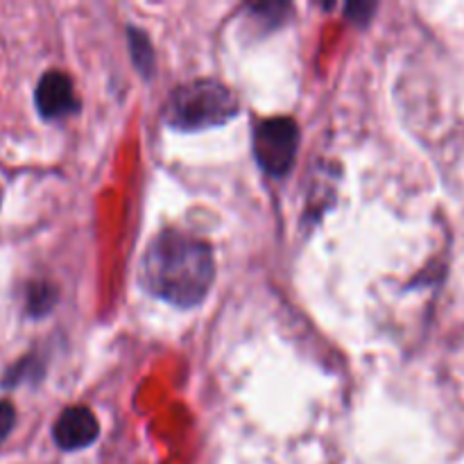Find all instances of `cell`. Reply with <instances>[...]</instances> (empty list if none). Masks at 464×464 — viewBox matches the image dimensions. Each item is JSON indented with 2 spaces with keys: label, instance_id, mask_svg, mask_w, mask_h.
I'll return each instance as SVG.
<instances>
[{
  "label": "cell",
  "instance_id": "cell-1",
  "mask_svg": "<svg viewBox=\"0 0 464 464\" xmlns=\"http://www.w3.org/2000/svg\"><path fill=\"white\" fill-rule=\"evenodd\" d=\"M216 279L213 252L204 240L168 229L154 236L140 261V284L154 297L177 308L204 302Z\"/></svg>",
  "mask_w": 464,
  "mask_h": 464
},
{
  "label": "cell",
  "instance_id": "cell-2",
  "mask_svg": "<svg viewBox=\"0 0 464 464\" xmlns=\"http://www.w3.org/2000/svg\"><path fill=\"white\" fill-rule=\"evenodd\" d=\"M238 113L234 91L216 80H195L172 91L166 104V122L172 130L195 131L220 127Z\"/></svg>",
  "mask_w": 464,
  "mask_h": 464
},
{
  "label": "cell",
  "instance_id": "cell-3",
  "mask_svg": "<svg viewBox=\"0 0 464 464\" xmlns=\"http://www.w3.org/2000/svg\"><path fill=\"white\" fill-rule=\"evenodd\" d=\"M299 148V127L293 118H267L254 131V157L272 177L288 175Z\"/></svg>",
  "mask_w": 464,
  "mask_h": 464
},
{
  "label": "cell",
  "instance_id": "cell-4",
  "mask_svg": "<svg viewBox=\"0 0 464 464\" xmlns=\"http://www.w3.org/2000/svg\"><path fill=\"white\" fill-rule=\"evenodd\" d=\"M34 102L41 116L48 118V121L75 113L80 107L71 77L59 71H48L41 77L39 84H36Z\"/></svg>",
  "mask_w": 464,
  "mask_h": 464
},
{
  "label": "cell",
  "instance_id": "cell-5",
  "mask_svg": "<svg viewBox=\"0 0 464 464\" xmlns=\"http://www.w3.org/2000/svg\"><path fill=\"white\" fill-rule=\"evenodd\" d=\"M100 424L89 408H68L54 421V442L63 451H80V449L91 447L98 440Z\"/></svg>",
  "mask_w": 464,
  "mask_h": 464
},
{
  "label": "cell",
  "instance_id": "cell-6",
  "mask_svg": "<svg viewBox=\"0 0 464 464\" xmlns=\"http://www.w3.org/2000/svg\"><path fill=\"white\" fill-rule=\"evenodd\" d=\"M130 48H131V59H134L136 68H139L143 75H152L154 71V53H152V45H150L148 36L145 32L130 30Z\"/></svg>",
  "mask_w": 464,
  "mask_h": 464
},
{
  "label": "cell",
  "instance_id": "cell-7",
  "mask_svg": "<svg viewBox=\"0 0 464 464\" xmlns=\"http://www.w3.org/2000/svg\"><path fill=\"white\" fill-rule=\"evenodd\" d=\"M54 306V288L48 284H34L27 290V311L30 315L41 317L53 311Z\"/></svg>",
  "mask_w": 464,
  "mask_h": 464
},
{
  "label": "cell",
  "instance_id": "cell-8",
  "mask_svg": "<svg viewBox=\"0 0 464 464\" xmlns=\"http://www.w3.org/2000/svg\"><path fill=\"white\" fill-rule=\"evenodd\" d=\"M14 421H16V412H14V406L9 401H0V447L7 440V435L12 433Z\"/></svg>",
  "mask_w": 464,
  "mask_h": 464
},
{
  "label": "cell",
  "instance_id": "cell-9",
  "mask_svg": "<svg viewBox=\"0 0 464 464\" xmlns=\"http://www.w3.org/2000/svg\"><path fill=\"white\" fill-rule=\"evenodd\" d=\"M376 5L372 3H349L347 5V16L356 23H367L374 14Z\"/></svg>",
  "mask_w": 464,
  "mask_h": 464
}]
</instances>
